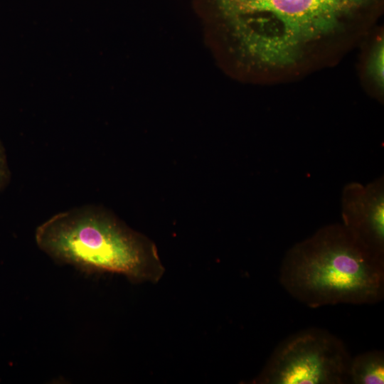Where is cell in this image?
Masks as SVG:
<instances>
[{"label":"cell","instance_id":"6da1fadb","mask_svg":"<svg viewBox=\"0 0 384 384\" xmlns=\"http://www.w3.org/2000/svg\"><path fill=\"white\" fill-rule=\"evenodd\" d=\"M205 31L223 70L251 84L297 80L336 65L375 28L384 0H213Z\"/></svg>","mask_w":384,"mask_h":384},{"label":"cell","instance_id":"7a4b0ae2","mask_svg":"<svg viewBox=\"0 0 384 384\" xmlns=\"http://www.w3.org/2000/svg\"><path fill=\"white\" fill-rule=\"evenodd\" d=\"M279 272L285 291L312 309L375 304L384 298V260L364 248L341 223L323 226L292 245Z\"/></svg>","mask_w":384,"mask_h":384},{"label":"cell","instance_id":"3957f363","mask_svg":"<svg viewBox=\"0 0 384 384\" xmlns=\"http://www.w3.org/2000/svg\"><path fill=\"white\" fill-rule=\"evenodd\" d=\"M34 239L54 261L89 273H115L133 282L153 283L164 273L154 245L97 206L55 213L36 228Z\"/></svg>","mask_w":384,"mask_h":384},{"label":"cell","instance_id":"277c9868","mask_svg":"<svg viewBox=\"0 0 384 384\" xmlns=\"http://www.w3.org/2000/svg\"><path fill=\"white\" fill-rule=\"evenodd\" d=\"M351 358L336 336L324 329L308 328L280 342L251 383H350Z\"/></svg>","mask_w":384,"mask_h":384},{"label":"cell","instance_id":"5b68a950","mask_svg":"<svg viewBox=\"0 0 384 384\" xmlns=\"http://www.w3.org/2000/svg\"><path fill=\"white\" fill-rule=\"evenodd\" d=\"M343 226L368 251L384 260V179L346 184L341 194Z\"/></svg>","mask_w":384,"mask_h":384},{"label":"cell","instance_id":"8992f818","mask_svg":"<svg viewBox=\"0 0 384 384\" xmlns=\"http://www.w3.org/2000/svg\"><path fill=\"white\" fill-rule=\"evenodd\" d=\"M367 37L366 48L361 62V78L365 87L377 100L383 96V31L380 28L376 33L372 32Z\"/></svg>","mask_w":384,"mask_h":384},{"label":"cell","instance_id":"52a82bcc","mask_svg":"<svg viewBox=\"0 0 384 384\" xmlns=\"http://www.w3.org/2000/svg\"><path fill=\"white\" fill-rule=\"evenodd\" d=\"M350 383H384V353L372 350L352 357L349 368Z\"/></svg>","mask_w":384,"mask_h":384},{"label":"cell","instance_id":"ba28073f","mask_svg":"<svg viewBox=\"0 0 384 384\" xmlns=\"http://www.w3.org/2000/svg\"><path fill=\"white\" fill-rule=\"evenodd\" d=\"M11 174L5 147L0 140V193L9 184Z\"/></svg>","mask_w":384,"mask_h":384}]
</instances>
